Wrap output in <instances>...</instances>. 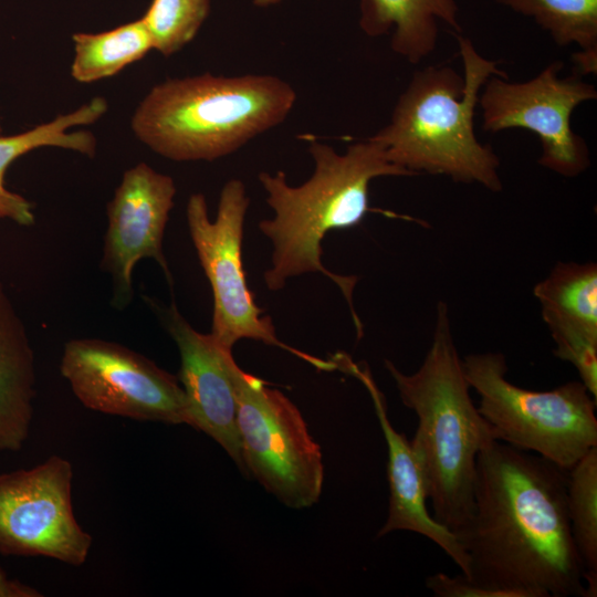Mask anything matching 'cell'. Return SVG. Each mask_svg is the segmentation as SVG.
<instances>
[{
	"label": "cell",
	"instance_id": "1",
	"mask_svg": "<svg viewBox=\"0 0 597 597\" xmlns=\"http://www.w3.org/2000/svg\"><path fill=\"white\" fill-rule=\"evenodd\" d=\"M567 485L568 470L545 458L499 440L483 448L472 514L454 533L465 577L492 597H586Z\"/></svg>",
	"mask_w": 597,
	"mask_h": 597
},
{
	"label": "cell",
	"instance_id": "2",
	"mask_svg": "<svg viewBox=\"0 0 597 597\" xmlns=\"http://www.w3.org/2000/svg\"><path fill=\"white\" fill-rule=\"evenodd\" d=\"M308 153L314 171L300 186H290L283 171L258 176L274 211L272 219L259 222V230L273 244L271 268L263 277L270 291H279L290 277L304 273L327 276L345 296L360 337L362 323L353 304L357 279L335 274L323 265L322 241L329 231L350 229L364 220L370 210L369 185L374 179L412 175L390 163L383 146L368 137L350 144L344 154L314 140Z\"/></svg>",
	"mask_w": 597,
	"mask_h": 597
},
{
	"label": "cell",
	"instance_id": "3",
	"mask_svg": "<svg viewBox=\"0 0 597 597\" xmlns=\"http://www.w3.org/2000/svg\"><path fill=\"white\" fill-rule=\"evenodd\" d=\"M402 404L418 417L410 440L437 522L458 532L470 519L476 459L496 440L470 396L448 306L439 302L430 347L420 367L405 374L386 359Z\"/></svg>",
	"mask_w": 597,
	"mask_h": 597
},
{
	"label": "cell",
	"instance_id": "4",
	"mask_svg": "<svg viewBox=\"0 0 597 597\" xmlns=\"http://www.w3.org/2000/svg\"><path fill=\"white\" fill-rule=\"evenodd\" d=\"M295 102V90L275 75L203 73L154 85L130 127L164 158L213 161L282 124Z\"/></svg>",
	"mask_w": 597,
	"mask_h": 597
},
{
	"label": "cell",
	"instance_id": "5",
	"mask_svg": "<svg viewBox=\"0 0 597 597\" xmlns=\"http://www.w3.org/2000/svg\"><path fill=\"white\" fill-rule=\"evenodd\" d=\"M458 44L463 75L449 65L415 72L389 123L368 138L383 146L390 163L412 176L440 175L499 192L500 159L478 140L473 117L484 83L493 75H506L470 39L458 35Z\"/></svg>",
	"mask_w": 597,
	"mask_h": 597
},
{
	"label": "cell",
	"instance_id": "6",
	"mask_svg": "<svg viewBox=\"0 0 597 597\" xmlns=\"http://www.w3.org/2000/svg\"><path fill=\"white\" fill-rule=\"evenodd\" d=\"M462 365L480 397L478 410L496 440L565 470L597 447V400L580 380L544 391L520 387L507 379L506 358L500 352L469 354Z\"/></svg>",
	"mask_w": 597,
	"mask_h": 597
},
{
	"label": "cell",
	"instance_id": "7",
	"mask_svg": "<svg viewBox=\"0 0 597 597\" xmlns=\"http://www.w3.org/2000/svg\"><path fill=\"white\" fill-rule=\"evenodd\" d=\"M250 205L245 185L230 179L221 189L214 220L209 219L203 193H192L186 217L191 241L213 295L211 334L232 349L243 338L276 346L325 371L336 369L323 360L282 343L270 316L263 315L250 291L242 262L244 220Z\"/></svg>",
	"mask_w": 597,
	"mask_h": 597
},
{
	"label": "cell",
	"instance_id": "8",
	"mask_svg": "<svg viewBox=\"0 0 597 597\" xmlns=\"http://www.w3.org/2000/svg\"><path fill=\"white\" fill-rule=\"evenodd\" d=\"M237 398L244 474L291 509L317 503L324 483L323 457L298 408L241 368Z\"/></svg>",
	"mask_w": 597,
	"mask_h": 597
},
{
	"label": "cell",
	"instance_id": "9",
	"mask_svg": "<svg viewBox=\"0 0 597 597\" xmlns=\"http://www.w3.org/2000/svg\"><path fill=\"white\" fill-rule=\"evenodd\" d=\"M60 373L86 408L105 415L167 425H188L177 376L115 342L74 338L65 343Z\"/></svg>",
	"mask_w": 597,
	"mask_h": 597
},
{
	"label": "cell",
	"instance_id": "10",
	"mask_svg": "<svg viewBox=\"0 0 597 597\" xmlns=\"http://www.w3.org/2000/svg\"><path fill=\"white\" fill-rule=\"evenodd\" d=\"M556 61L526 82L491 76L482 86L478 103L482 128L496 133L523 128L537 135L542 145L538 164L564 177H577L590 165L586 142L570 126V116L582 103L596 100L593 84L576 75L559 77Z\"/></svg>",
	"mask_w": 597,
	"mask_h": 597
},
{
	"label": "cell",
	"instance_id": "11",
	"mask_svg": "<svg viewBox=\"0 0 597 597\" xmlns=\"http://www.w3.org/2000/svg\"><path fill=\"white\" fill-rule=\"evenodd\" d=\"M72 481L73 467L60 455L0 474V554L86 562L93 538L74 515Z\"/></svg>",
	"mask_w": 597,
	"mask_h": 597
},
{
	"label": "cell",
	"instance_id": "12",
	"mask_svg": "<svg viewBox=\"0 0 597 597\" xmlns=\"http://www.w3.org/2000/svg\"><path fill=\"white\" fill-rule=\"evenodd\" d=\"M177 189L174 179L139 163L127 169L107 203L102 269L112 280V306L126 308L133 297V271L153 259L169 284L171 273L163 241Z\"/></svg>",
	"mask_w": 597,
	"mask_h": 597
},
{
	"label": "cell",
	"instance_id": "13",
	"mask_svg": "<svg viewBox=\"0 0 597 597\" xmlns=\"http://www.w3.org/2000/svg\"><path fill=\"white\" fill-rule=\"evenodd\" d=\"M176 343L180 356L178 379L185 391L189 426L212 438L244 473L237 425V376L240 367L231 348L214 336L196 331L176 304L160 305L145 297Z\"/></svg>",
	"mask_w": 597,
	"mask_h": 597
},
{
	"label": "cell",
	"instance_id": "14",
	"mask_svg": "<svg viewBox=\"0 0 597 597\" xmlns=\"http://www.w3.org/2000/svg\"><path fill=\"white\" fill-rule=\"evenodd\" d=\"M337 363L339 370L355 376L368 390L387 444L389 505L386 522L377 537L395 531L420 534L437 544L457 564L460 573L468 576L469 557L455 534L437 522L428 511V491L420 463L410 440L391 425L385 397L368 368H362L343 354Z\"/></svg>",
	"mask_w": 597,
	"mask_h": 597
},
{
	"label": "cell",
	"instance_id": "15",
	"mask_svg": "<svg viewBox=\"0 0 597 597\" xmlns=\"http://www.w3.org/2000/svg\"><path fill=\"white\" fill-rule=\"evenodd\" d=\"M34 397V354L24 324L0 282V452L23 447Z\"/></svg>",
	"mask_w": 597,
	"mask_h": 597
},
{
	"label": "cell",
	"instance_id": "16",
	"mask_svg": "<svg viewBox=\"0 0 597 597\" xmlns=\"http://www.w3.org/2000/svg\"><path fill=\"white\" fill-rule=\"evenodd\" d=\"M107 108V101L96 96L76 109L23 133L0 136V219L23 227L32 226L35 220L32 202L6 187L4 176L9 166L19 157L42 147H57L94 157L95 136L85 129H72L96 123Z\"/></svg>",
	"mask_w": 597,
	"mask_h": 597
},
{
	"label": "cell",
	"instance_id": "17",
	"mask_svg": "<svg viewBox=\"0 0 597 597\" xmlns=\"http://www.w3.org/2000/svg\"><path fill=\"white\" fill-rule=\"evenodd\" d=\"M458 11L455 0H360L359 27L368 36L391 32V50L418 64L437 46L439 21L461 32Z\"/></svg>",
	"mask_w": 597,
	"mask_h": 597
},
{
	"label": "cell",
	"instance_id": "18",
	"mask_svg": "<svg viewBox=\"0 0 597 597\" xmlns=\"http://www.w3.org/2000/svg\"><path fill=\"white\" fill-rule=\"evenodd\" d=\"M72 41L71 76L85 84L114 76L154 50L142 18L98 33L77 32Z\"/></svg>",
	"mask_w": 597,
	"mask_h": 597
},
{
	"label": "cell",
	"instance_id": "19",
	"mask_svg": "<svg viewBox=\"0 0 597 597\" xmlns=\"http://www.w3.org/2000/svg\"><path fill=\"white\" fill-rule=\"evenodd\" d=\"M547 313L597 333V264L557 262L533 289Z\"/></svg>",
	"mask_w": 597,
	"mask_h": 597
},
{
	"label": "cell",
	"instance_id": "20",
	"mask_svg": "<svg viewBox=\"0 0 597 597\" xmlns=\"http://www.w3.org/2000/svg\"><path fill=\"white\" fill-rule=\"evenodd\" d=\"M567 510L573 540L585 569L586 597H596L597 447L568 470Z\"/></svg>",
	"mask_w": 597,
	"mask_h": 597
},
{
	"label": "cell",
	"instance_id": "21",
	"mask_svg": "<svg viewBox=\"0 0 597 597\" xmlns=\"http://www.w3.org/2000/svg\"><path fill=\"white\" fill-rule=\"evenodd\" d=\"M495 1L533 18L558 45L577 44L580 51H597V0Z\"/></svg>",
	"mask_w": 597,
	"mask_h": 597
},
{
	"label": "cell",
	"instance_id": "22",
	"mask_svg": "<svg viewBox=\"0 0 597 597\" xmlns=\"http://www.w3.org/2000/svg\"><path fill=\"white\" fill-rule=\"evenodd\" d=\"M210 12V0H153L142 17L154 50L169 57L198 34Z\"/></svg>",
	"mask_w": 597,
	"mask_h": 597
},
{
	"label": "cell",
	"instance_id": "23",
	"mask_svg": "<svg viewBox=\"0 0 597 597\" xmlns=\"http://www.w3.org/2000/svg\"><path fill=\"white\" fill-rule=\"evenodd\" d=\"M542 318L555 343L554 355L575 367L597 400V333L552 314L542 313Z\"/></svg>",
	"mask_w": 597,
	"mask_h": 597
},
{
	"label": "cell",
	"instance_id": "24",
	"mask_svg": "<svg viewBox=\"0 0 597 597\" xmlns=\"http://www.w3.org/2000/svg\"><path fill=\"white\" fill-rule=\"evenodd\" d=\"M42 594L17 579L8 577L7 573L0 567V597H40Z\"/></svg>",
	"mask_w": 597,
	"mask_h": 597
},
{
	"label": "cell",
	"instance_id": "25",
	"mask_svg": "<svg viewBox=\"0 0 597 597\" xmlns=\"http://www.w3.org/2000/svg\"><path fill=\"white\" fill-rule=\"evenodd\" d=\"M573 60L582 74L594 73L597 69V51H579L573 55Z\"/></svg>",
	"mask_w": 597,
	"mask_h": 597
},
{
	"label": "cell",
	"instance_id": "26",
	"mask_svg": "<svg viewBox=\"0 0 597 597\" xmlns=\"http://www.w3.org/2000/svg\"><path fill=\"white\" fill-rule=\"evenodd\" d=\"M282 0H253L254 6L265 8L279 3Z\"/></svg>",
	"mask_w": 597,
	"mask_h": 597
},
{
	"label": "cell",
	"instance_id": "27",
	"mask_svg": "<svg viewBox=\"0 0 597 597\" xmlns=\"http://www.w3.org/2000/svg\"><path fill=\"white\" fill-rule=\"evenodd\" d=\"M2 128H1V123H0V133H1Z\"/></svg>",
	"mask_w": 597,
	"mask_h": 597
}]
</instances>
